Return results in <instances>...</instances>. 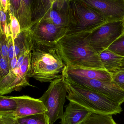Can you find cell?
Listing matches in <instances>:
<instances>
[{"label": "cell", "instance_id": "4", "mask_svg": "<svg viewBox=\"0 0 124 124\" xmlns=\"http://www.w3.org/2000/svg\"><path fill=\"white\" fill-rule=\"evenodd\" d=\"M70 2V0H33L30 28L38 22L46 20L63 28L68 33L71 26Z\"/></svg>", "mask_w": 124, "mask_h": 124}, {"label": "cell", "instance_id": "7", "mask_svg": "<svg viewBox=\"0 0 124 124\" xmlns=\"http://www.w3.org/2000/svg\"><path fill=\"white\" fill-rule=\"evenodd\" d=\"M122 34V20L106 22L92 32L90 45L98 54L108 49Z\"/></svg>", "mask_w": 124, "mask_h": 124}, {"label": "cell", "instance_id": "20", "mask_svg": "<svg viewBox=\"0 0 124 124\" xmlns=\"http://www.w3.org/2000/svg\"><path fill=\"white\" fill-rule=\"evenodd\" d=\"M115 54L124 57V34H122L108 48Z\"/></svg>", "mask_w": 124, "mask_h": 124}, {"label": "cell", "instance_id": "22", "mask_svg": "<svg viewBox=\"0 0 124 124\" xmlns=\"http://www.w3.org/2000/svg\"><path fill=\"white\" fill-rule=\"evenodd\" d=\"M8 39L7 38L5 35L2 34L0 32V46L1 53L4 59L9 64L8 57Z\"/></svg>", "mask_w": 124, "mask_h": 124}, {"label": "cell", "instance_id": "17", "mask_svg": "<svg viewBox=\"0 0 124 124\" xmlns=\"http://www.w3.org/2000/svg\"><path fill=\"white\" fill-rule=\"evenodd\" d=\"M15 121L16 124H50L46 113L31 115Z\"/></svg>", "mask_w": 124, "mask_h": 124}, {"label": "cell", "instance_id": "32", "mask_svg": "<svg viewBox=\"0 0 124 124\" xmlns=\"http://www.w3.org/2000/svg\"><path fill=\"white\" fill-rule=\"evenodd\" d=\"M1 116H0V117H1Z\"/></svg>", "mask_w": 124, "mask_h": 124}, {"label": "cell", "instance_id": "6", "mask_svg": "<svg viewBox=\"0 0 124 124\" xmlns=\"http://www.w3.org/2000/svg\"><path fill=\"white\" fill-rule=\"evenodd\" d=\"M67 93L66 84L62 75L51 82L48 89L39 99L46 108V114L50 124H54L58 119H62Z\"/></svg>", "mask_w": 124, "mask_h": 124}, {"label": "cell", "instance_id": "13", "mask_svg": "<svg viewBox=\"0 0 124 124\" xmlns=\"http://www.w3.org/2000/svg\"><path fill=\"white\" fill-rule=\"evenodd\" d=\"M62 74L105 81H113L111 74L105 70L90 69L66 66Z\"/></svg>", "mask_w": 124, "mask_h": 124}, {"label": "cell", "instance_id": "28", "mask_svg": "<svg viewBox=\"0 0 124 124\" xmlns=\"http://www.w3.org/2000/svg\"><path fill=\"white\" fill-rule=\"evenodd\" d=\"M17 59L18 58L16 57H15L12 59L10 65V71L13 70L16 67L17 63Z\"/></svg>", "mask_w": 124, "mask_h": 124}, {"label": "cell", "instance_id": "15", "mask_svg": "<svg viewBox=\"0 0 124 124\" xmlns=\"http://www.w3.org/2000/svg\"><path fill=\"white\" fill-rule=\"evenodd\" d=\"M105 70L112 74L118 71L122 57L111 51L108 49L98 54Z\"/></svg>", "mask_w": 124, "mask_h": 124}, {"label": "cell", "instance_id": "10", "mask_svg": "<svg viewBox=\"0 0 124 124\" xmlns=\"http://www.w3.org/2000/svg\"><path fill=\"white\" fill-rule=\"evenodd\" d=\"M14 98L16 102V110L10 112L0 113V116L16 120L31 115L46 113L47 111L43 103L39 99L27 95Z\"/></svg>", "mask_w": 124, "mask_h": 124}, {"label": "cell", "instance_id": "14", "mask_svg": "<svg viewBox=\"0 0 124 124\" xmlns=\"http://www.w3.org/2000/svg\"><path fill=\"white\" fill-rule=\"evenodd\" d=\"M92 113L86 108L69 102L66 105L60 123L61 124H79Z\"/></svg>", "mask_w": 124, "mask_h": 124}, {"label": "cell", "instance_id": "26", "mask_svg": "<svg viewBox=\"0 0 124 124\" xmlns=\"http://www.w3.org/2000/svg\"><path fill=\"white\" fill-rule=\"evenodd\" d=\"M0 124H16L15 121L14 119L6 116L0 117Z\"/></svg>", "mask_w": 124, "mask_h": 124}, {"label": "cell", "instance_id": "30", "mask_svg": "<svg viewBox=\"0 0 124 124\" xmlns=\"http://www.w3.org/2000/svg\"><path fill=\"white\" fill-rule=\"evenodd\" d=\"M122 21H123V34H124V18Z\"/></svg>", "mask_w": 124, "mask_h": 124}, {"label": "cell", "instance_id": "3", "mask_svg": "<svg viewBox=\"0 0 124 124\" xmlns=\"http://www.w3.org/2000/svg\"><path fill=\"white\" fill-rule=\"evenodd\" d=\"M63 76L67 88L68 94L66 98L69 102H73L92 113L97 114L113 115L121 113L122 111L121 105Z\"/></svg>", "mask_w": 124, "mask_h": 124}, {"label": "cell", "instance_id": "1", "mask_svg": "<svg viewBox=\"0 0 124 124\" xmlns=\"http://www.w3.org/2000/svg\"><path fill=\"white\" fill-rule=\"evenodd\" d=\"M93 31L69 32L59 40L56 46L66 66L105 70L99 54L90 45Z\"/></svg>", "mask_w": 124, "mask_h": 124}, {"label": "cell", "instance_id": "5", "mask_svg": "<svg viewBox=\"0 0 124 124\" xmlns=\"http://www.w3.org/2000/svg\"><path fill=\"white\" fill-rule=\"evenodd\" d=\"M70 3L71 26L67 33L94 30L107 22L102 15L82 0H70Z\"/></svg>", "mask_w": 124, "mask_h": 124}, {"label": "cell", "instance_id": "23", "mask_svg": "<svg viewBox=\"0 0 124 124\" xmlns=\"http://www.w3.org/2000/svg\"><path fill=\"white\" fill-rule=\"evenodd\" d=\"M10 71L9 64L3 57L0 46V79L6 76Z\"/></svg>", "mask_w": 124, "mask_h": 124}, {"label": "cell", "instance_id": "2", "mask_svg": "<svg viewBox=\"0 0 124 124\" xmlns=\"http://www.w3.org/2000/svg\"><path fill=\"white\" fill-rule=\"evenodd\" d=\"M66 67L56 45L35 44L32 52L30 77L51 82L62 77Z\"/></svg>", "mask_w": 124, "mask_h": 124}, {"label": "cell", "instance_id": "19", "mask_svg": "<svg viewBox=\"0 0 124 124\" xmlns=\"http://www.w3.org/2000/svg\"><path fill=\"white\" fill-rule=\"evenodd\" d=\"M9 19L8 11L5 13L0 10V31L2 34L5 35L7 38L12 36L10 20L8 21Z\"/></svg>", "mask_w": 124, "mask_h": 124}, {"label": "cell", "instance_id": "9", "mask_svg": "<svg viewBox=\"0 0 124 124\" xmlns=\"http://www.w3.org/2000/svg\"><path fill=\"white\" fill-rule=\"evenodd\" d=\"M31 29L35 44L56 45L67 33L65 29L46 20L38 22Z\"/></svg>", "mask_w": 124, "mask_h": 124}, {"label": "cell", "instance_id": "11", "mask_svg": "<svg viewBox=\"0 0 124 124\" xmlns=\"http://www.w3.org/2000/svg\"><path fill=\"white\" fill-rule=\"evenodd\" d=\"M102 15L107 22L122 21L124 18V0H82Z\"/></svg>", "mask_w": 124, "mask_h": 124}, {"label": "cell", "instance_id": "16", "mask_svg": "<svg viewBox=\"0 0 124 124\" xmlns=\"http://www.w3.org/2000/svg\"><path fill=\"white\" fill-rule=\"evenodd\" d=\"M79 124H117L112 115H104L92 113L85 120Z\"/></svg>", "mask_w": 124, "mask_h": 124}, {"label": "cell", "instance_id": "24", "mask_svg": "<svg viewBox=\"0 0 124 124\" xmlns=\"http://www.w3.org/2000/svg\"><path fill=\"white\" fill-rule=\"evenodd\" d=\"M111 75L113 81L124 90V72H118Z\"/></svg>", "mask_w": 124, "mask_h": 124}, {"label": "cell", "instance_id": "18", "mask_svg": "<svg viewBox=\"0 0 124 124\" xmlns=\"http://www.w3.org/2000/svg\"><path fill=\"white\" fill-rule=\"evenodd\" d=\"M16 107V102L14 97L0 95V113L13 111Z\"/></svg>", "mask_w": 124, "mask_h": 124}, {"label": "cell", "instance_id": "29", "mask_svg": "<svg viewBox=\"0 0 124 124\" xmlns=\"http://www.w3.org/2000/svg\"><path fill=\"white\" fill-rule=\"evenodd\" d=\"M124 72V57L123 58L121 61V66L118 72ZM117 72V73H118Z\"/></svg>", "mask_w": 124, "mask_h": 124}, {"label": "cell", "instance_id": "25", "mask_svg": "<svg viewBox=\"0 0 124 124\" xmlns=\"http://www.w3.org/2000/svg\"><path fill=\"white\" fill-rule=\"evenodd\" d=\"M9 39L8 52V57L9 63V66L12 59L15 57V51L14 49V39L12 36H9L8 38Z\"/></svg>", "mask_w": 124, "mask_h": 124}, {"label": "cell", "instance_id": "12", "mask_svg": "<svg viewBox=\"0 0 124 124\" xmlns=\"http://www.w3.org/2000/svg\"><path fill=\"white\" fill-rule=\"evenodd\" d=\"M31 0H9V12L18 20L21 31L30 28L32 22Z\"/></svg>", "mask_w": 124, "mask_h": 124}, {"label": "cell", "instance_id": "27", "mask_svg": "<svg viewBox=\"0 0 124 124\" xmlns=\"http://www.w3.org/2000/svg\"><path fill=\"white\" fill-rule=\"evenodd\" d=\"M1 10L5 13H6L8 10L9 0H0Z\"/></svg>", "mask_w": 124, "mask_h": 124}, {"label": "cell", "instance_id": "21", "mask_svg": "<svg viewBox=\"0 0 124 124\" xmlns=\"http://www.w3.org/2000/svg\"><path fill=\"white\" fill-rule=\"evenodd\" d=\"M9 13L12 36V39L14 40L21 33V28L19 23L16 18L11 13L9 12Z\"/></svg>", "mask_w": 124, "mask_h": 124}, {"label": "cell", "instance_id": "31", "mask_svg": "<svg viewBox=\"0 0 124 124\" xmlns=\"http://www.w3.org/2000/svg\"><path fill=\"white\" fill-rule=\"evenodd\" d=\"M0 10H1V1L0 0Z\"/></svg>", "mask_w": 124, "mask_h": 124}, {"label": "cell", "instance_id": "33", "mask_svg": "<svg viewBox=\"0 0 124 124\" xmlns=\"http://www.w3.org/2000/svg\"></svg>", "mask_w": 124, "mask_h": 124}, {"label": "cell", "instance_id": "8", "mask_svg": "<svg viewBox=\"0 0 124 124\" xmlns=\"http://www.w3.org/2000/svg\"><path fill=\"white\" fill-rule=\"evenodd\" d=\"M74 83L95 91L122 105L124 102V90L113 81H105L62 74Z\"/></svg>", "mask_w": 124, "mask_h": 124}]
</instances>
